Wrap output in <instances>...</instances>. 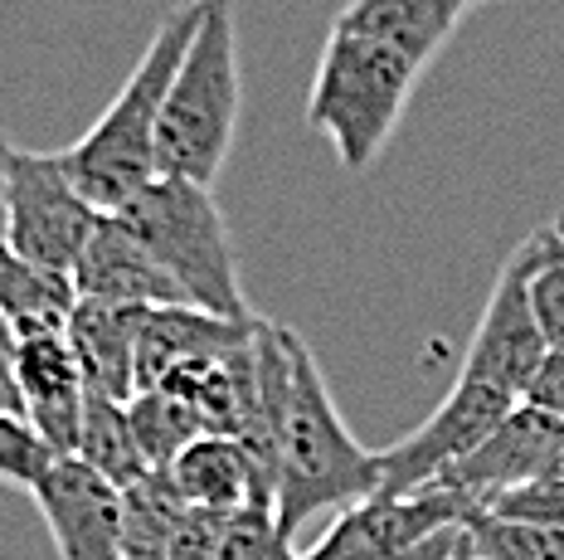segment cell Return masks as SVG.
Masks as SVG:
<instances>
[{
	"label": "cell",
	"instance_id": "6da1fadb",
	"mask_svg": "<svg viewBox=\"0 0 564 560\" xmlns=\"http://www.w3.org/2000/svg\"><path fill=\"white\" fill-rule=\"evenodd\" d=\"M199 10H205V0H185V6H175L171 15L161 20L151 44L141 50L137 68L127 74V84L117 88V98L108 103V112H102L74 147H64L68 176H74V185L102 215L122 209L132 195H141L161 176L156 171L161 108H166L171 78L195 40Z\"/></svg>",
	"mask_w": 564,
	"mask_h": 560
},
{
	"label": "cell",
	"instance_id": "7a4b0ae2",
	"mask_svg": "<svg viewBox=\"0 0 564 560\" xmlns=\"http://www.w3.org/2000/svg\"><path fill=\"white\" fill-rule=\"evenodd\" d=\"M380 493V449H366L340 419L312 346L292 332V395L278 429V527L297 536L332 507Z\"/></svg>",
	"mask_w": 564,
	"mask_h": 560
},
{
	"label": "cell",
	"instance_id": "3957f363",
	"mask_svg": "<svg viewBox=\"0 0 564 560\" xmlns=\"http://www.w3.org/2000/svg\"><path fill=\"white\" fill-rule=\"evenodd\" d=\"M239 25L234 0H205L195 40L171 78L156 132V171L195 185H215L239 132Z\"/></svg>",
	"mask_w": 564,
	"mask_h": 560
},
{
	"label": "cell",
	"instance_id": "277c9868",
	"mask_svg": "<svg viewBox=\"0 0 564 560\" xmlns=\"http://www.w3.org/2000/svg\"><path fill=\"white\" fill-rule=\"evenodd\" d=\"M419 78L423 64L399 54L394 44L332 25L307 93V127L332 142L346 171H366L394 137Z\"/></svg>",
	"mask_w": 564,
	"mask_h": 560
},
{
	"label": "cell",
	"instance_id": "5b68a950",
	"mask_svg": "<svg viewBox=\"0 0 564 560\" xmlns=\"http://www.w3.org/2000/svg\"><path fill=\"white\" fill-rule=\"evenodd\" d=\"M112 219L185 288V298L199 312L253 317L249 302H243L239 249H234L229 219L205 185L181 176H156L122 209H112Z\"/></svg>",
	"mask_w": 564,
	"mask_h": 560
},
{
	"label": "cell",
	"instance_id": "8992f818",
	"mask_svg": "<svg viewBox=\"0 0 564 560\" xmlns=\"http://www.w3.org/2000/svg\"><path fill=\"white\" fill-rule=\"evenodd\" d=\"M6 201H10V249L15 259L54 273H74L78 254L88 249L102 209L74 185L64 151L10 147L6 161Z\"/></svg>",
	"mask_w": 564,
	"mask_h": 560
},
{
	"label": "cell",
	"instance_id": "52a82bcc",
	"mask_svg": "<svg viewBox=\"0 0 564 560\" xmlns=\"http://www.w3.org/2000/svg\"><path fill=\"white\" fill-rule=\"evenodd\" d=\"M516 405L521 400H516L511 390L457 370V385L448 390V400L423 419L414 434L380 449V493H419V487L438 483L453 463H463L467 453L516 410Z\"/></svg>",
	"mask_w": 564,
	"mask_h": 560
},
{
	"label": "cell",
	"instance_id": "ba28073f",
	"mask_svg": "<svg viewBox=\"0 0 564 560\" xmlns=\"http://www.w3.org/2000/svg\"><path fill=\"white\" fill-rule=\"evenodd\" d=\"M540 259H545V225L535 235H525L507 254V263L497 268V283H491V298L481 308V322L463 360V376L501 385L516 400L525 395L535 366L545 360V336H540L531 312V273Z\"/></svg>",
	"mask_w": 564,
	"mask_h": 560
},
{
	"label": "cell",
	"instance_id": "9c48e42d",
	"mask_svg": "<svg viewBox=\"0 0 564 560\" xmlns=\"http://www.w3.org/2000/svg\"><path fill=\"white\" fill-rule=\"evenodd\" d=\"M467 511L473 502L443 483H429L419 493H375L356 507H340V517L322 541L302 551V560H390Z\"/></svg>",
	"mask_w": 564,
	"mask_h": 560
},
{
	"label": "cell",
	"instance_id": "30bf717a",
	"mask_svg": "<svg viewBox=\"0 0 564 560\" xmlns=\"http://www.w3.org/2000/svg\"><path fill=\"white\" fill-rule=\"evenodd\" d=\"M34 511L54 536L58 560H127L122 556V487L93 473L74 453H54L30 487Z\"/></svg>",
	"mask_w": 564,
	"mask_h": 560
},
{
	"label": "cell",
	"instance_id": "8fae6325",
	"mask_svg": "<svg viewBox=\"0 0 564 560\" xmlns=\"http://www.w3.org/2000/svg\"><path fill=\"white\" fill-rule=\"evenodd\" d=\"M560 463H564V419L521 400L463 463H453L438 483L453 487L457 497H467L473 507H487V502H497L501 493H511V487L560 473Z\"/></svg>",
	"mask_w": 564,
	"mask_h": 560
},
{
	"label": "cell",
	"instance_id": "7c38bea8",
	"mask_svg": "<svg viewBox=\"0 0 564 560\" xmlns=\"http://www.w3.org/2000/svg\"><path fill=\"white\" fill-rule=\"evenodd\" d=\"M20 400H25V424L54 453L78 449L88 410V380L64 332L20 336Z\"/></svg>",
	"mask_w": 564,
	"mask_h": 560
},
{
	"label": "cell",
	"instance_id": "4fadbf2b",
	"mask_svg": "<svg viewBox=\"0 0 564 560\" xmlns=\"http://www.w3.org/2000/svg\"><path fill=\"white\" fill-rule=\"evenodd\" d=\"M74 288H78V298L112 302V308H195L185 298V288L112 215H102L88 249L78 254Z\"/></svg>",
	"mask_w": 564,
	"mask_h": 560
},
{
	"label": "cell",
	"instance_id": "5bb4252c",
	"mask_svg": "<svg viewBox=\"0 0 564 560\" xmlns=\"http://www.w3.org/2000/svg\"><path fill=\"white\" fill-rule=\"evenodd\" d=\"M151 308H112V302L78 298L74 317H68V346H74L78 366H84L88 390L112 395V400H132L137 395V352H141V322Z\"/></svg>",
	"mask_w": 564,
	"mask_h": 560
},
{
	"label": "cell",
	"instance_id": "9a60e30c",
	"mask_svg": "<svg viewBox=\"0 0 564 560\" xmlns=\"http://www.w3.org/2000/svg\"><path fill=\"white\" fill-rule=\"evenodd\" d=\"M171 487L185 507L209 511H239L253 497H273V473L229 434H205L166 469Z\"/></svg>",
	"mask_w": 564,
	"mask_h": 560
},
{
	"label": "cell",
	"instance_id": "2e32d148",
	"mask_svg": "<svg viewBox=\"0 0 564 560\" xmlns=\"http://www.w3.org/2000/svg\"><path fill=\"white\" fill-rule=\"evenodd\" d=\"M467 10H473L467 0H350L336 15V30L394 44L399 54L429 68L443 44L453 40V30L463 25Z\"/></svg>",
	"mask_w": 564,
	"mask_h": 560
},
{
	"label": "cell",
	"instance_id": "e0dca14e",
	"mask_svg": "<svg viewBox=\"0 0 564 560\" xmlns=\"http://www.w3.org/2000/svg\"><path fill=\"white\" fill-rule=\"evenodd\" d=\"M74 308H78L74 273H54V268H34L25 259H15L10 273L0 278V317L15 326L20 336L68 332Z\"/></svg>",
	"mask_w": 564,
	"mask_h": 560
},
{
	"label": "cell",
	"instance_id": "ac0fdd59",
	"mask_svg": "<svg viewBox=\"0 0 564 560\" xmlns=\"http://www.w3.org/2000/svg\"><path fill=\"white\" fill-rule=\"evenodd\" d=\"M127 419H132L137 449L147 459L151 473H166L195 439L209 434V424L199 419L191 400H181L175 390H141L127 400Z\"/></svg>",
	"mask_w": 564,
	"mask_h": 560
},
{
	"label": "cell",
	"instance_id": "d6986e66",
	"mask_svg": "<svg viewBox=\"0 0 564 560\" xmlns=\"http://www.w3.org/2000/svg\"><path fill=\"white\" fill-rule=\"evenodd\" d=\"M74 459H84L93 473H102L112 487H132L137 477H147V459L137 449L132 419H127V405L112 400V395L88 390V410H84V434H78Z\"/></svg>",
	"mask_w": 564,
	"mask_h": 560
},
{
	"label": "cell",
	"instance_id": "ffe728a7",
	"mask_svg": "<svg viewBox=\"0 0 564 560\" xmlns=\"http://www.w3.org/2000/svg\"><path fill=\"white\" fill-rule=\"evenodd\" d=\"M185 502L166 473H147L122 487V556L127 560H166L171 536L185 517Z\"/></svg>",
	"mask_w": 564,
	"mask_h": 560
},
{
	"label": "cell",
	"instance_id": "44dd1931",
	"mask_svg": "<svg viewBox=\"0 0 564 560\" xmlns=\"http://www.w3.org/2000/svg\"><path fill=\"white\" fill-rule=\"evenodd\" d=\"M467 527H473L477 560H564V531L525 527V521L497 517L487 507L467 511Z\"/></svg>",
	"mask_w": 564,
	"mask_h": 560
},
{
	"label": "cell",
	"instance_id": "7402d4cb",
	"mask_svg": "<svg viewBox=\"0 0 564 560\" xmlns=\"http://www.w3.org/2000/svg\"><path fill=\"white\" fill-rule=\"evenodd\" d=\"M219 560H302L292 551V536L278 527L273 497H253L239 511H229Z\"/></svg>",
	"mask_w": 564,
	"mask_h": 560
},
{
	"label": "cell",
	"instance_id": "603a6c76",
	"mask_svg": "<svg viewBox=\"0 0 564 560\" xmlns=\"http://www.w3.org/2000/svg\"><path fill=\"white\" fill-rule=\"evenodd\" d=\"M531 312L545 336V352H564V239L545 225V259L531 273Z\"/></svg>",
	"mask_w": 564,
	"mask_h": 560
},
{
	"label": "cell",
	"instance_id": "cb8c5ba5",
	"mask_svg": "<svg viewBox=\"0 0 564 560\" xmlns=\"http://www.w3.org/2000/svg\"><path fill=\"white\" fill-rule=\"evenodd\" d=\"M54 449L44 443L20 414H0V483L10 487H30L40 483V473L50 469Z\"/></svg>",
	"mask_w": 564,
	"mask_h": 560
},
{
	"label": "cell",
	"instance_id": "d4e9b609",
	"mask_svg": "<svg viewBox=\"0 0 564 560\" xmlns=\"http://www.w3.org/2000/svg\"><path fill=\"white\" fill-rule=\"evenodd\" d=\"M487 511L525 521V527L564 531V477L550 473V477H535V483H521V487H511V493H501L497 502H487Z\"/></svg>",
	"mask_w": 564,
	"mask_h": 560
},
{
	"label": "cell",
	"instance_id": "484cf974",
	"mask_svg": "<svg viewBox=\"0 0 564 560\" xmlns=\"http://www.w3.org/2000/svg\"><path fill=\"white\" fill-rule=\"evenodd\" d=\"M225 527L229 511H209V507H191L181 517V527L171 536L166 560H219V546H225Z\"/></svg>",
	"mask_w": 564,
	"mask_h": 560
},
{
	"label": "cell",
	"instance_id": "4316f807",
	"mask_svg": "<svg viewBox=\"0 0 564 560\" xmlns=\"http://www.w3.org/2000/svg\"><path fill=\"white\" fill-rule=\"evenodd\" d=\"M390 560H477V546H473V527H467V517L448 521V527L429 531L419 546H409V551H399Z\"/></svg>",
	"mask_w": 564,
	"mask_h": 560
},
{
	"label": "cell",
	"instance_id": "83f0119b",
	"mask_svg": "<svg viewBox=\"0 0 564 560\" xmlns=\"http://www.w3.org/2000/svg\"><path fill=\"white\" fill-rule=\"evenodd\" d=\"M521 400L564 419V352H545V360L535 366V376H531V385H525Z\"/></svg>",
	"mask_w": 564,
	"mask_h": 560
},
{
	"label": "cell",
	"instance_id": "f1b7e54d",
	"mask_svg": "<svg viewBox=\"0 0 564 560\" xmlns=\"http://www.w3.org/2000/svg\"><path fill=\"white\" fill-rule=\"evenodd\" d=\"M0 414L25 419V400H20V332L0 317Z\"/></svg>",
	"mask_w": 564,
	"mask_h": 560
},
{
	"label": "cell",
	"instance_id": "f546056e",
	"mask_svg": "<svg viewBox=\"0 0 564 560\" xmlns=\"http://www.w3.org/2000/svg\"><path fill=\"white\" fill-rule=\"evenodd\" d=\"M10 137L0 132V278L10 273V263H15V249H10V201H6V161H10Z\"/></svg>",
	"mask_w": 564,
	"mask_h": 560
},
{
	"label": "cell",
	"instance_id": "4dcf8cb0",
	"mask_svg": "<svg viewBox=\"0 0 564 560\" xmlns=\"http://www.w3.org/2000/svg\"><path fill=\"white\" fill-rule=\"evenodd\" d=\"M550 225H555V235L564 239V209H560V215H555V219H550Z\"/></svg>",
	"mask_w": 564,
	"mask_h": 560
},
{
	"label": "cell",
	"instance_id": "1f68e13d",
	"mask_svg": "<svg viewBox=\"0 0 564 560\" xmlns=\"http://www.w3.org/2000/svg\"><path fill=\"white\" fill-rule=\"evenodd\" d=\"M467 6H487V0H467Z\"/></svg>",
	"mask_w": 564,
	"mask_h": 560
},
{
	"label": "cell",
	"instance_id": "d6a6232c",
	"mask_svg": "<svg viewBox=\"0 0 564 560\" xmlns=\"http://www.w3.org/2000/svg\"><path fill=\"white\" fill-rule=\"evenodd\" d=\"M560 477H564V463H560Z\"/></svg>",
	"mask_w": 564,
	"mask_h": 560
}]
</instances>
